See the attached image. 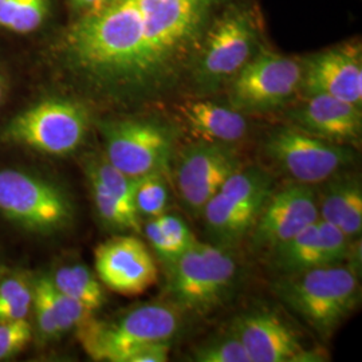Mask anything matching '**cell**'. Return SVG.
<instances>
[{"instance_id":"obj_1","label":"cell","mask_w":362,"mask_h":362,"mask_svg":"<svg viewBox=\"0 0 362 362\" xmlns=\"http://www.w3.org/2000/svg\"><path fill=\"white\" fill-rule=\"evenodd\" d=\"M220 0H132L148 94L175 85Z\"/></svg>"},{"instance_id":"obj_2","label":"cell","mask_w":362,"mask_h":362,"mask_svg":"<svg viewBox=\"0 0 362 362\" xmlns=\"http://www.w3.org/2000/svg\"><path fill=\"white\" fill-rule=\"evenodd\" d=\"M275 294L321 337H330L356 309L360 282L353 267L332 264L282 275Z\"/></svg>"},{"instance_id":"obj_3","label":"cell","mask_w":362,"mask_h":362,"mask_svg":"<svg viewBox=\"0 0 362 362\" xmlns=\"http://www.w3.org/2000/svg\"><path fill=\"white\" fill-rule=\"evenodd\" d=\"M180 330V314L173 306L149 303L109 322L89 320L79 326V341L97 361L129 362L146 345L172 341Z\"/></svg>"},{"instance_id":"obj_4","label":"cell","mask_w":362,"mask_h":362,"mask_svg":"<svg viewBox=\"0 0 362 362\" xmlns=\"http://www.w3.org/2000/svg\"><path fill=\"white\" fill-rule=\"evenodd\" d=\"M169 296L182 310L206 314L233 290L236 262L227 247L194 242L169 266Z\"/></svg>"},{"instance_id":"obj_5","label":"cell","mask_w":362,"mask_h":362,"mask_svg":"<svg viewBox=\"0 0 362 362\" xmlns=\"http://www.w3.org/2000/svg\"><path fill=\"white\" fill-rule=\"evenodd\" d=\"M264 155L296 182L314 185L346 168L354 151L294 127L272 132L264 143Z\"/></svg>"},{"instance_id":"obj_6","label":"cell","mask_w":362,"mask_h":362,"mask_svg":"<svg viewBox=\"0 0 362 362\" xmlns=\"http://www.w3.org/2000/svg\"><path fill=\"white\" fill-rule=\"evenodd\" d=\"M86 129L88 113L83 106L66 100H46L15 117L6 136L47 155H67L81 145Z\"/></svg>"},{"instance_id":"obj_7","label":"cell","mask_w":362,"mask_h":362,"mask_svg":"<svg viewBox=\"0 0 362 362\" xmlns=\"http://www.w3.org/2000/svg\"><path fill=\"white\" fill-rule=\"evenodd\" d=\"M106 160L130 177L168 170L173 153L172 132L153 121L127 119L105 127Z\"/></svg>"},{"instance_id":"obj_8","label":"cell","mask_w":362,"mask_h":362,"mask_svg":"<svg viewBox=\"0 0 362 362\" xmlns=\"http://www.w3.org/2000/svg\"><path fill=\"white\" fill-rule=\"evenodd\" d=\"M0 212L30 230L52 231L70 220L71 206L52 182L4 169L0 170Z\"/></svg>"},{"instance_id":"obj_9","label":"cell","mask_w":362,"mask_h":362,"mask_svg":"<svg viewBox=\"0 0 362 362\" xmlns=\"http://www.w3.org/2000/svg\"><path fill=\"white\" fill-rule=\"evenodd\" d=\"M303 69L297 61L272 52L250 59L233 77L231 104L235 110L263 112L286 101L302 85Z\"/></svg>"},{"instance_id":"obj_10","label":"cell","mask_w":362,"mask_h":362,"mask_svg":"<svg viewBox=\"0 0 362 362\" xmlns=\"http://www.w3.org/2000/svg\"><path fill=\"white\" fill-rule=\"evenodd\" d=\"M255 43L257 30L250 13L235 8L224 13L209 30L196 79L209 89L235 77L251 59Z\"/></svg>"},{"instance_id":"obj_11","label":"cell","mask_w":362,"mask_h":362,"mask_svg":"<svg viewBox=\"0 0 362 362\" xmlns=\"http://www.w3.org/2000/svg\"><path fill=\"white\" fill-rule=\"evenodd\" d=\"M239 168L242 160L230 144L202 141L189 146L180 156L176 172L182 204L192 215H202L208 200Z\"/></svg>"},{"instance_id":"obj_12","label":"cell","mask_w":362,"mask_h":362,"mask_svg":"<svg viewBox=\"0 0 362 362\" xmlns=\"http://www.w3.org/2000/svg\"><path fill=\"white\" fill-rule=\"evenodd\" d=\"M320 220L317 194L311 185L296 182L270 194L251 228L257 248L272 250Z\"/></svg>"},{"instance_id":"obj_13","label":"cell","mask_w":362,"mask_h":362,"mask_svg":"<svg viewBox=\"0 0 362 362\" xmlns=\"http://www.w3.org/2000/svg\"><path fill=\"white\" fill-rule=\"evenodd\" d=\"M95 272L100 281L122 296L143 294L157 281L149 250L136 236H116L97 247Z\"/></svg>"},{"instance_id":"obj_14","label":"cell","mask_w":362,"mask_h":362,"mask_svg":"<svg viewBox=\"0 0 362 362\" xmlns=\"http://www.w3.org/2000/svg\"><path fill=\"white\" fill-rule=\"evenodd\" d=\"M272 252L274 267L282 275H291L339 264L349 255V238L336 226L320 219Z\"/></svg>"},{"instance_id":"obj_15","label":"cell","mask_w":362,"mask_h":362,"mask_svg":"<svg viewBox=\"0 0 362 362\" xmlns=\"http://www.w3.org/2000/svg\"><path fill=\"white\" fill-rule=\"evenodd\" d=\"M302 85L309 95L325 94L361 106V50L341 46L314 55L303 69Z\"/></svg>"},{"instance_id":"obj_16","label":"cell","mask_w":362,"mask_h":362,"mask_svg":"<svg viewBox=\"0 0 362 362\" xmlns=\"http://www.w3.org/2000/svg\"><path fill=\"white\" fill-rule=\"evenodd\" d=\"M251 362L303 361L306 351L297 333L270 311H255L233 325Z\"/></svg>"},{"instance_id":"obj_17","label":"cell","mask_w":362,"mask_h":362,"mask_svg":"<svg viewBox=\"0 0 362 362\" xmlns=\"http://www.w3.org/2000/svg\"><path fill=\"white\" fill-rule=\"evenodd\" d=\"M293 119L299 129L330 143L349 145L361 136V106L325 94L310 95Z\"/></svg>"},{"instance_id":"obj_18","label":"cell","mask_w":362,"mask_h":362,"mask_svg":"<svg viewBox=\"0 0 362 362\" xmlns=\"http://www.w3.org/2000/svg\"><path fill=\"white\" fill-rule=\"evenodd\" d=\"M263 206L221 192L214 194L202 212L214 245L228 248L239 243L254 227Z\"/></svg>"},{"instance_id":"obj_19","label":"cell","mask_w":362,"mask_h":362,"mask_svg":"<svg viewBox=\"0 0 362 362\" xmlns=\"http://www.w3.org/2000/svg\"><path fill=\"white\" fill-rule=\"evenodd\" d=\"M180 113L191 134L207 143L233 144L245 137L247 122L238 110L209 101L181 105Z\"/></svg>"},{"instance_id":"obj_20","label":"cell","mask_w":362,"mask_h":362,"mask_svg":"<svg viewBox=\"0 0 362 362\" xmlns=\"http://www.w3.org/2000/svg\"><path fill=\"white\" fill-rule=\"evenodd\" d=\"M318 200L320 219L339 228L348 238L361 233L362 187L357 177L342 176L326 180Z\"/></svg>"},{"instance_id":"obj_21","label":"cell","mask_w":362,"mask_h":362,"mask_svg":"<svg viewBox=\"0 0 362 362\" xmlns=\"http://www.w3.org/2000/svg\"><path fill=\"white\" fill-rule=\"evenodd\" d=\"M54 286L76 299L88 311L98 310L104 305L103 286L95 275L82 264L64 266L52 278Z\"/></svg>"},{"instance_id":"obj_22","label":"cell","mask_w":362,"mask_h":362,"mask_svg":"<svg viewBox=\"0 0 362 362\" xmlns=\"http://www.w3.org/2000/svg\"><path fill=\"white\" fill-rule=\"evenodd\" d=\"M89 179L94 204L101 219L118 230H132L134 233H140L141 224L137 211L107 191L97 179L91 176H89Z\"/></svg>"},{"instance_id":"obj_23","label":"cell","mask_w":362,"mask_h":362,"mask_svg":"<svg viewBox=\"0 0 362 362\" xmlns=\"http://www.w3.org/2000/svg\"><path fill=\"white\" fill-rule=\"evenodd\" d=\"M168 187L164 175L152 173L137 179L134 191V208L139 216L149 219L165 214L168 207Z\"/></svg>"},{"instance_id":"obj_24","label":"cell","mask_w":362,"mask_h":362,"mask_svg":"<svg viewBox=\"0 0 362 362\" xmlns=\"http://www.w3.org/2000/svg\"><path fill=\"white\" fill-rule=\"evenodd\" d=\"M47 0H8L0 26L26 34L37 30L47 15Z\"/></svg>"},{"instance_id":"obj_25","label":"cell","mask_w":362,"mask_h":362,"mask_svg":"<svg viewBox=\"0 0 362 362\" xmlns=\"http://www.w3.org/2000/svg\"><path fill=\"white\" fill-rule=\"evenodd\" d=\"M88 175L100 181L107 191H110L119 200L134 208V191L137 179L130 177L122 170L112 165L107 160H98L90 163Z\"/></svg>"},{"instance_id":"obj_26","label":"cell","mask_w":362,"mask_h":362,"mask_svg":"<svg viewBox=\"0 0 362 362\" xmlns=\"http://www.w3.org/2000/svg\"><path fill=\"white\" fill-rule=\"evenodd\" d=\"M194 360L199 362H251L240 339L231 336L215 338L194 350Z\"/></svg>"},{"instance_id":"obj_27","label":"cell","mask_w":362,"mask_h":362,"mask_svg":"<svg viewBox=\"0 0 362 362\" xmlns=\"http://www.w3.org/2000/svg\"><path fill=\"white\" fill-rule=\"evenodd\" d=\"M33 303L35 309V317L39 332L45 338H57L61 336L55 309L47 290V276L39 278L33 290Z\"/></svg>"},{"instance_id":"obj_28","label":"cell","mask_w":362,"mask_h":362,"mask_svg":"<svg viewBox=\"0 0 362 362\" xmlns=\"http://www.w3.org/2000/svg\"><path fill=\"white\" fill-rule=\"evenodd\" d=\"M31 338V326L27 320L0 321V360L13 357L23 349Z\"/></svg>"},{"instance_id":"obj_29","label":"cell","mask_w":362,"mask_h":362,"mask_svg":"<svg viewBox=\"0 0 362 362\" xmlns=\"http://www.w3.org/2000/svg\"><path fill=\"white\" fill-rule=\"evenodd\" d=\"M155 220L158 228L167 236L169 242H172L182 252L196 242L191 230L179 216L163 214L158 218H155Z\"/></svg>"},{"instance_id":"obj_30","label":"cell","mask_w":362,"mask_h":362,"mask_svg":"<svg viewBox=\"0 0 362 362\" xmlns=\"http://www.w3.org/2000/svg\"><path fill=\"white\" fill-rule=\"evenodd\" d=\"M145 235L151 243L152 248L155 250L156 255L161 259L167 266H172L176 259L180 257L182 251L175 246L172 242H169L167 236L161 233L155 219H151L145 226Z\"/></svg>"},{"instance_id":"obj_31","label":"cell","mask_w":362,"mask_h":362,"mask_svg":"<svg viewBox=\"0 0 362 362\" xmlns=\"http://www.w3.org/2000/svg\"><path fill=\"white\" fill-rule=\"evenodd\" d=\"M33 306V290L23 287L18 294L0 305V321L26 320Z\"/></svg>"},{"instance_id":"obj_32","label":"cell","mask_w":362,"mask_h":362,"mask_svg":"<svg viewBox=\"0 0 362 362\" xmlns=\"http://www.w3.org/2000/svg\"><path fill=\"white\" fill-rule=\"evenodd\" d=\"M172 341H158L139 350L129 362H165L168 361Z\"/></svg>"},{"instance_id":"obj_33","label":"cell","mask_w":362,"mask_h":362,"mask_svg":"<svg viewBox=\"0 0 362 362\" xmlns=\"http://www.w3.org/2000/svg\"><path fill=\"white\" fill-rule=\"evenodd\" d=\"M79 6H100L103 0H74Z\"/></svg>"},{"instance_id":"obj_34","label":"cell","mask_w":362,"mask_h":362,"mask_svg":"<svg viewBox=\"0 0 362 362\" xmlns=\"http://www.w3.org/2000/svg\"><path fill=\"white\" fill-rule=\"evenodd\" d=\"M7 1H8V0H0V16H1V13H3L4 8H6Z\"/></svg>"},{"instance_id":"obj_35","label":"cell","mask_w":362,"mask_h":362,"mask_svg":"<svg viewBox=\"0 0 362 362\" xmlns=\"http://www.w3.org/2000/svg\"><path fill=\"white\" fill-rule=\"evenodd\" d=\"M3 90H4V86H3V79L0 77V103H1V98H3Z\"/></svg>"},{"instance_id":"obj_36","label":"cell","mask_w":362,"mask_h":362,"mask_svg":"<svg viewBox=\"0 0 362 362\" xmlns=\"http://www.w3.org/2000/svg\"><path fill=\"white\" fill-rule=\"evenodd\" d=\"M106 1H112V0H103V3H106Z\"/></svg>"}]
</instances>
